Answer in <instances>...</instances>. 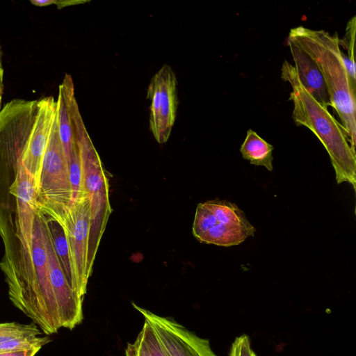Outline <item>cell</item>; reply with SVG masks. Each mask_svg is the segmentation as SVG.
<instances>
[{
	"label": "cell",
	"mask_w": 356,
	"mask_h": 356,
	"mask_svg": "<svg viewBox=\"0 0 356 356\" xmlns=\"http://www.w3.org/2000/svg\"><path fill=\"white\" fill-rule=\"evenodd\" d=\"M17 247L3 268L9 298L43 333L56 334L66 325L49 275L40 210L30 241Z\"/></svg>",
	"instance_id": "cell-1"
},
{
	"label": "cell",
	"mask_w": 356,
	"mask_h": 356,
	"mask_svg": "<svg viewBox=\"0 0 356 356\" xmlns=\"http://www.w3.org/2000/svg\"><path fill=\"white\" fill-rule=\"evenodd\" d=\"M281 78L292 88L289 100L293 104L295 124L306 127L320 140L329 154L337 184L348 182L355 189L356 154L341 124L310 95L295 67L287 60L282 66Z\"/></svg>",
	"instance_id": "cell-2"
},
{
	"label": "cell",
	"mask_w": 356,
	"mask_h": 356,
	"mask_svg": "<svg viewBox=\"0 0 356 356\" xmlns=\"http://www.w3.org/2000/svg\"><path fill=\"white\" fill-rule=\"evenodd\" d=\"M288 38L308 54L320 69L331 106L339 117L351 149L355 152V88L343 63L338 35L299 26L291 29Z\"/></svg>",
	"instance_id": "cell-3"
},
{
	"label": "cell",
	"mask_w": 356,
	"mask_h": 356,
	"mask_svg": "<svg viewBox=\"0 0 356 356\" xmlns=\"http://www.w3.org/2000/svg\"><path fill=\"white\" fill-rule=\"evenodd\" d=\"M72 131L77 146L82 172V187L90 204V227L88 261L91 270L97 250L112 212L109 185L100 157L87 132L74 92L68 96Z\"/></svg>",
	"instance_id": "cell-4"
},
{
	"label": "cell",
	"mask_w": 356,
	"mask_h": 356,
	"mask_svg": "<svg viewBox=\"0 0 356 356\" xmlns=\"http://www.w3.org/2000/svg\"><path fill=\"white\" fill-rule=\"evenodd\" d=\"M255 232L234 203L215 200L197 207L193 233L202 243L224 247L236 245L253 236Z\"/></svg>",
	"instance_id": "cell-5"
},
{
	"label": "cell",
	"mask_w": 356,
	"mask_h": 356,
	"mask_svg": "<svg viewBox=\"0 0 356 356\" xmlns=\"http://www.w3.org/2000/svg\"><path fill=\"white\" fill-rule=\"evenodd\" d=\"M35 193L40 210L53 219L57 218L73 202L58 118L52 128Z\"/></svg>",
	"instance_id": "cell-6"
},
{
	"label": "cell",
	"mask_w": 356,
	"mask_h": 356,
	"mask_svg": "<svg viewBox=\"0 0 356 356\" xmlns=\"http://www.w3.org/2000/svg\"><path fill=\"white\" fill-rule=\"evenodd\" d=\"M56 220L65 234L71 266L72 289L84 298L92 270L88 265V249L90 227V204L88 196L74 201Z\"/></svg>",
	"instance_id": "cell-7"
},
{
	"label": "cell",
	"mask_w": 356,
	"mask_h": 356,
	"mask_svg": "<svg viewBox=\"0 0 356 356\" xmlns=\"http://www.w3.org/2000/svg\"><path fill=\"white\" fill-rule=\"evenodd\" d=\"M177 86L174 71L165 64L153 76L147 88V98L151 102L149 129L159 144L167 142L175 122Z\"/></svg>",
	"instance_id": "cell-8"
},
{
	"label": "cell",
	"mask_w": 356,
	"mask_h": 356,
	"mask_svg": "<svg viewBox=\"0 0 356 356\" xmlns=\"http://www.w3.org/2000/svg\"><path fill=\"white\" fill-rule=\"evenodd\" d=\"M132 305L153 329L167 356H218L208 339L198 337L172 318Z\"/></svg>",
	"instance_id": "cell-9"
},
{
	"label": "cell",
	"mask_w": 356,
	"mask_h": 356,
	"mask_svg": "<svg viewBox=\"0 0 356 356\" xmlns=\"http://www.w3.org/2000/svg\"><path fill=\"white\" fill-rule=\"evenodd\" d=\"M295 68L302 85L324 108L331 106L327 87L320 69L315 61L298 45L287 38Z\"/></svg>",
	"instance_id": "cell-10"
},
{
	"label": "cell",
	"mask_w": 356,
	"mask_h": 356,
	"mask_svg": "<svg viewBox=\"0 0 356 356\" xmlns=\"http://www.w3.org/2000/svg\"><path fill=\"white\" fill-rule=\"evenodd\" d=\"M38 328L34 323H0V353L42 347L50 342L49 337L42 336Z\"/></svg>",
	"instance_id": "cell-11"
},
{
	"label": "cell",
	"mask_w": 356,
	"mask_h": 356,
	"mask_svg": "<svg viewBox=\"0 0 356 356\" xmlns=\"http://www.w3.org/2000/svg\"><path fill=\"white\" fill-rule=\"evenodd\" d=\"M273 149L272 145L250 129L240 147V152L243 158L248 160L251 164L264 166L269 171H272Z\"/></svg>",
	"instance_id": "cell-12"
},
{
	"label": "cell",
	"mask_w": 356,
	"mask_h": 356,
	"mask_svg": "<svg viewBox=\"0 0 356 356\" xmlns=\"http://www.w3.org/2000/svg\"><path fill=\"white\" fill-rule=\"evenodd\" d=\"M44 215L49 228L54 250L71 285L72 275L70 261L67 243L64 232L60 224L56 220L44 213Z\"/></svg>",
	"instance_id": "cell-13"
},
{
	"label": "cell",
	"mask_w": 356,
	"mask_h": 356,
	"mask_svg": "<svg viewBox=\"0 0 356 356\" xmlns=\"http://www.w3.org/2000/svg\"><path fill=\"white\" fill-rule=\"evenodd\" d=\"M140 333L151 356H167L155 332L146 321Z\"/></svg>",
	"instance_id": "cell-14"
},
{
	"label": "cell",
	"mask_w": 356,
	"mask_h": 356,
	"mask_svg": "<svg viewBox=\"0 0 356 356\" xmlns=\"http://www.w3.org/2000/svg\"><path fill=\"white\" fill-rule=\"evenodd\" d=\"M356 29V17H353L347 23L346 33L341 39H339V46L346 49L348 53V57L353 62L354 59V44Z\"/></svg>",
	"instance_id": "cell-15"
},
{
	"label": "cell",
	"mask_w": 356,
	"mask_h": 356,
	"mask_svg": "<svg viewBox=\"0 0 356 356\" xmlns=\"http://www.w3.org/2000/svg\"><path fill=\"white\" fill-rule=\"evenodd\" d=\"M229 356H257L251 347L249 337L243 334L235 338L229 349Z\"/></svg>",
	"instance_id": "cell-16"
},
{
	"label": "cell",
	"mask_w": 356,
	"mask_h": 356,
	"mask_svg": "<svg viewBox=\"0 0 356 356\" xmlns=\"http://www.w3.org/2000/svg\"><path fill=\"white\" fill-rule=\"evenodd\" d=\"M124 356H151L140 332L133 343H128Z\"/></svg>",
	"instance_id": "cell-17"
},
{
	"label": "cell",
	"mask_w": 356,
	"mask_h": 356,
	"mask_svg": "<svg viewBox=\"0 0 356 356\" xmlns=\"http://www.w3.org/2000/svg\"><path fill=\"white\" fill-rule=\"evenodd\" d=\"M341 57L349 79L353 87L356 88L355 63L351 61L347 55L344 54L342 51Z\"/></svg>",
	"instance_id": "cell-18"
},
{
	"label": "cell",
	"mask_w": 356,
	"mask_h": 356,
	"mask_svg": "<svg viewBox=\"0 0 356 356\" xmlns=\"http://www.w3.org/2000/svg\"><path fill=\"white\" fill-rule=\"evenodd\" d=\"M42 347H33L24 350H13L0 353V356H35Z\"/></svg>",
	"instance_id": "cell-19"
},
{
	"label": "cell",
	"mask_w": 356,
	"mask_h": 356,
	"mask_svg": "<svg viewBox=\"0 0 356 356\" xmlns=\"http://www.w3.org/2000/svg\"><path fill=\"white\" fill-rule=\"evenodd\" d=\"M3 67L2 62V51L0 47V110L2 107V98L3 94Z\"/></svg>",
	"instance_id": "cell-20"
},
{
	"label": "cell",
	"mask_w": 356,
	"mask_h": 356,
	"mask_svg": "<svg viewBox=\"0 0 356 356\" xmlns=\"http://www.w3.org/2000/svg\"><path fill=\"white\" fill-rule=\"evenodd\" d=\"M31 3L32 4H33L34 6H47L54 4V0H43V1L31 0Z\"/></svg>",
	"instance_id": "cell-21"
},
{
	"label": "cell",
	"mask_w": 356,
	"mask_h": 356,
	"mask_svg": "<svg viewBox=\"0 0 356 356\" xmlns=\"http://www.w3.org/2000/svg\"><path fill=\"white\" fill-rule=\"evenodd\" d=\"M81 1H54V4L58 6V8L70 6L71 4L79 3Z\"/></svg>",
	"instance_id": "cell-22"
}]
</instances>
